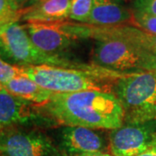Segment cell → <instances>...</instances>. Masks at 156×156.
Wrapping results in <instances>:
<instances>
[{"instance_id":"52a82bcc","label":"cell","mask_w":156,"mask_h":156,"mask_svg":"<svg viewBox=\"0 0 156 156\" xmlns=\"http://www.w3.org/2000/svg\"><path fill=\"white\" fill-rule=\"evenodd\" d=\"M30 38L39 50L52 55H64L80 37L74 22H28L23 23Z\"/></svg>"},{"instance_id":"8fae6325","label":"cell","mask_w":156,"mask_h":156,"mask_svg":"<svg viewBox=\"0 0 156 156\" xmlns=\"http://www.w3.org/2000/svg\"><path fill=\"white\" fill-rule=\"evenodd\" d=\"M57 144L64 156H81L105 152L107 143L102 135L94 129L63 126L57 130Z\"/></svg>"},{"instance_id":"7c38bea8","label":"cell","mask_w":156,"mask_h":156,"mask_svg":"<svg viewBox=\"0 0 156 156\" xmlns=\"http://www.w3.org/2000/svg\"><path fill=\"white\" fill-rule=\"evenodd\" d=\"M133 11L123 0H94L87 24L95 26H113L132 22Z\"/></svg>"},{"instance_id":"8992f818","label":"cell","mask_w":156,"mask_h":156,"mask_svg":"<svg viewBox=\"0 0 156 156\" xmlns=\"http://www.w3.org/2000/svg\"><path fill=\"white\" fill-rule=\"evenodd\" d=\"M0 156H64L50 138L30 126L0 131Z\"/></svg>"},{"instance_id":"d4e9b609","label":"cell","mask_w":156,"mask_h":156,"mask_svg":"<svg viewBox=\"0 0 156 156\" xmlns=\"http://www.w3.org/2000/svg\"><path fill=\"white\" fill-rule=\"evenodd\" d=\"M5 89V87H4V85H3V84L1 83H0V91H1V90H2V89Z\"/></svg>"},{"instance_id":"cb8c5ba5","label":"cell","mask_w":156,"mask_h":156,"mask_svg":"<svg viewBox=\"0 0 156 156\" xmlns=\"http://www.w3.org/2000/svg\"><path fill=\"white\" fill-rule=\"evenodd\" d=\"M37 1H39V0H30V1H29L28 5H26V7H28V6L33 5V4H35V3H36V2H37Z\"/></svg>"},{"instance_id":"7402d4cb","label":"cell","mask_w":156,"mask_h":156,"mask_svg":"<svg viewBox=\"0 0 156 156\" xmlns=\"http://www.w3.org/2000/svg\"><path fill=\"white\" fill-rule=\"evenodd\" d=\"M13 1L16 3V5L18 6V8L21 10V9H23L26 7L30 0H13Z\"/></svg>"},{"instance_id":"4fadbf2b","label":"cell","mask_w":156,"mask_h":156,"mask_svg":"<svg viewBox=\"0 0 156 156\" xmlns=\"http://www.w3.org/2000/svg\"><path fill=\"white\" fill-rule=\"evenodd\" d=\"M71 0H39L20 10V21L62 22L69 17Z\"/></svg>"},{"instance_id":"9a60e30c","label":"cell","mask_w":156,"mask_h":156,"mask_svg":"<svg viewBox=\"0 0 156 156\" xmlns=\"http://www.w3.org/2000/svg\"><path fill=\"white\" fill-rule=\"evenodd\" d=\"M94 0H71L69 19L72 21L87 23L93 7Z\"/></svg>"},{"instance_id":"5bb4252c","label":"cell","mask_w":156,"mask_h":156,"mask_svg":"<svg viewBox=\"0 0 156 156\" xmlns=\"http://www.w3.org/2000/svg\"><path fill=\"white\" fill-rule=\"evenodd\" d=\"M4 87L14 96L39 106L46 104L54 95L53 92L41 87L24 76H18L11 79Z\"/></svg>"},{"instance_id":"ffe728a7","label":"cell","mask_w":156,"mask_h":156,"mask_svg":"<svg viewBox=\"0 0 156 156\" xmlns=\"http://www.w3.org/2000/svg\"><path fill=\"white\" fill-rule=\"evenodd\" d=\"M137 156H156V143L149 147L144 152L140 154Z\"/></svg>"},{"instance_id":"6da1fadb","label":"cell","mask_w":156,"mask_h":156,"mask_svg":"<svg viewBox=\"0 0 156 156\" xmlns=\"http://www.w3.org/2000/svg\"><path fill=\"white\" fill-rule=\"evenodd\" d=\"M43 107L52 119L64 126L114 130L124 124L122 107L110 92L85 90L54 93Z\"/></svg>"},{"instance_id":"484cf974","label":"cell","mask_w":156,"mask_h":156,"mask_svg":"<svg viewBox=\"0 0 156 156\" xmlns=\"http://www.w3.org/2000/svg\"><path fill=\"white\" fill-rule=\"evenodd\" d=\"M154 71H156V57L155 61H154Z\"/></svg>"},{"instance_id":"30bf717a","label":"cell","mask_w":156,"mask_h":156,"mask_svg":"<svg viewBox=\"0 0 156 156\" xmlns=\"http://www.w3.org/2000/svg\"><path fill=\"white\" fill-rule=\"evenodd\" d=\"M39 105L10 94L5 89L0 91V131L23 125H45L49 118L42 114Z\"/></svg>"},{"instance_id":"ba28073f","label":"cell","mask_w":156,"mask_h":156,"mask_svg":"<svg viewBox=\"0 0 156 156\" xmlns=\"http://www.w3.org/2000/svg\"><path fill=\"white\" fill-rule=\"evenodd\" d=\"M156 143V121L123 124L109 134V148L114 156H137Z\"/></svg>"},{"instance_id":"2e32d148","label":"cell","mask_w":156,"mask_h":156,"mask_svg":"<svg viewBox=\"0 0 156 156\" xmlns=\"http://www.w3.org/2000/svg\"><path fill=\"white\" fill-rule=\"evenodd\" d=\"M132 23L135 27L141 29L147 32L156 35V16L149 15L139 11L133 10Z\"/></svg>"},{"instance_id":"277c9868","label":"cell","mask_w":156,"mask_h":156,"mask_svg":"<svg viewBox=\"0 0 156 156\" xmlns=\"http://www.w3.org/2000/svg\"><path fill=\"white\" fill-rule=\"evenodd\" d=\"M0 57L15 66L48 65L83 70L101 69L93 63L76 62L64 55H52L40 50L31 42L23 24L19 22L11 23L0 33Z\"/></svg>"},{"instance_id":"5b68a950","label":"cell","mask_w":156,"mask_h":156,"mask_svg":"<svg viewBox=\"0 0 156 156\" xmlns=\"http://www.w3.org/2000/svg\"><path fill=\"white\" fill-rule=\"evenodd\" d=\"M155 55L121 40H97L92 53L93 64L117 72L154 71Z\"/></svg>"},{"instance_id":"d6986e66","label":"cell","mask_w":156,"mask_h":156,"mask_svg":"<svg viewBox=\"0 0 156 156\" xmlns=\"http://www.w3.org/2000/svg\"><path fill=\"white\" fill-rule=\"evenodd\" d=\"M132 9L156 16V0H135Z\"/></svg>"},{"instance_id":"e0dca14e","label":"cell","mask_w":156,"mask_h":156,"mask_svg":"<svg viewBox=\"0 0 156 156\" xmlns=\"http://www.w3.org/2000/svg\"><path fill=\"white\" fill-rule=\"evenodd\" d=\"M20 9L13 0H0V19L20 21Z\"/></svg>"},{"instance_id":"4316f807","label":"cell","mask_w":156,"mask_h":156,"mask_svg":"<svg viewBox=\"0 0 156 156\" xmlns=\"http://www.w3.org/2000/svg\"><path fill=\"white\" fill-rule=\"evenodd\" d=\"M129 1H132V2H134L135 0H129Z\"/></svg>"},{"instance_id":"7a4b0ae2","label":"cell","mask_w":156,"mask_h":156,"mask_svg":"<svg viewBox=\"0 0 156 156\" xmlns=\"http://www.w3.org/2000/svg\"><path fill=\"white\" fill-rule=\"evenodd\" d=\"M22 73L41 87L53 93L67 94L85 90L112 93L115 81L131 72H117L104 68L97 70L54 67L48 65L18 66Z\"/></svg>"},{"instance_id":"9c48e42d","label":"cell","mask_w":156,"mask_h":156,"mask_svg":"<svg viewBox=\"0 0 156 156\" xmlns=\"http://www.w3.org/2000/svg\"><path fill=\"white\" fill-rule=\"evenodd\" d=\"M79 33L82 39L121 40L134 45L140 50L156 56V35L128 24L113 26H95L79 23Z\"/></svg>"},{"instance_id":"3957f363","label":"cell","mask_w":156,"mask_h":156,"mask_svg":"<svg viewBox=\"0 0 156 156\" xmlns=\"http://www.w3.org/2000/svg\"><path fill=\"white\" fill-rule=\"evenodd\" d=\"M112 93L124 111V124L156 121V71L129 73L113 83Z\"/></svg>"},{"instance_id":"603a6c76","label":"cell","mask_w":156,"mask_h":156,"mask_svg":"<svg viewBox=\"0 0 156 156\" xmlns=\"http://www.w3.org/2000/svg\"><path fill=\"white\" fill-rule=\"evenodd\" d=\"M81 156H114L107 152H101V153H95V154H85Z\"/></svg>"},{"instance_id":"ac0fdd59","label":"cell","mask_w":156,"mask_h":156,"mask_svg":"<svg viewBox=\"0 0 156 156\" xmlns=\"http://www.w3.org/2000/svg\"><path fill=\"white\" fill-rule=\"evenodd\" d=\"M18 76H22L20 68L6 62L0 57V83L5 85Z\"/></svg>"},{"instance_id":"44dd1931","label":"cell","mask_w":156,"mask_h":156,"mask_svg":"<svg viewBox=\"0 0 156 156\" xmlns=\"http://www.w3.org/2000/svg\"><path fill=\"white\" fill-rule=\"evenodd\" d=\"M16 22H19V21L11 20V19H0V33H1L7 26H9L10 24Z\"/></svg>"}]
</instances>
